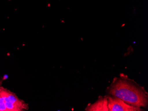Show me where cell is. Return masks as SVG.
<instances>
[{
  "mask_svg": "<svg viewBox=\"0 0 148 111\" xmlns=\"http://www.w3.org/2000/svg\"><path fill=\"white\" fill-rule=\"evenodd\" d=\"M107 92L130 106L142 108L148 106V94L143 87L124 76L114 78Z\"/></svg>",
  "mask_w": 148,
  "mask_h": 111,
  "instance_id": "obj_1",
  "label": "cell"
},
{
  "mask_svg": "<svg viewBox=\"0 0 148 111\" xmlns=\"http://www.w3.org/2000/svg\"><path fill=\"white\" fill-rule=\"evenodd\" d=\"M0 94L4 99L7 111H21L28 109V104L10 90L2 86Z\"/></svg>",
  "mask_w": 148,
  "mask_h": 111,
  "instance_id": "obj_2",
  "label": "cell"
},
{
  "mask_svg": "<svg viewBox=\"0 0 148 111\" xmlns=\"http://www.w3.org/2000/svg\"><path fill=\"white\" fill-rule=\"evenodd\" d=\"M106 96L109 111H141L142 108L133 106L127 104L119 98L111 95Z\"/></svg>",
  "mask_w": 148,
  "mask_h": 111,
  "instance_id": "obj_3",
  "label": "cell"
},
{
  "mask_svg": "<svg viewBox=\"0 0 148 111\" xmlns=\"http://www.w3.org/2000/svg\"><path fill=\"white\" fill-rule=\"evenodd\" d=\"M88 111H109L108 101L106 96H100L98 100L92 104H88L85 109Z\"/></svg>",
  "mask_w": 148,
  "mask_h": 111,
  "instance_id": "obj_4",
  "label": "cell"
},
{
  "mask_svg": "<svg viewBox=\"0 0 148 111\" xmlns=\"http://www.w3.org/2000/svg\"><path fill=\"white\" fill-rule=\"evenodd\" d=\"M0 111H7L4 99L0 94Z\"/></svg>",
  "mask_w": 148,
  "mask_h": 111,
  "instance_id": "obj_5",
  "label": "cell"
},
{
  "mask_svg": "<svg viewBox=\"0 0 148 111\" xmlns=\"http://www.w3.org/2000/svg\"><path fill=\"white\" fill-rule=\"evenodd\" d=\"M1 87H2V86H1V82H0V91H1Z\"/></svg>",
  "mask_w": 148,
  "mask_h": 111,
  "instance_id": "obj_6",
  "label": "cell"
}]
</instances>
